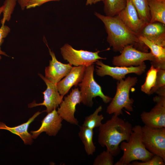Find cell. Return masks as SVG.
Wrapping results in <instances>:
<instances>
[{
    "label": "cell",
    "instance_id": "obj_1",
    "mask_svg": "<svg viewBox=\"0 0 165 165\" xmlns=\"http://www.w3.org/2000/svg\"><path fill=\"white\" fill-rule=\"evenodd\" d=\"M133 127L129 122L113 115L99 127L98 142L101 147H106L107 150L116 156L120 153V144L129 140Z\"/></svg>",
    "mask_w": 165,
    "mask_h": 165
},
{
    "label": "cell",
    "instance_id": "obj_33",
    "mask_svg": "<svg viewBox=\"0 0 165 165\" xmlns=\"http://www.w3.org/2000/svg\"><path fill=\"white\" fill-rule=\"evenodd\" d=\"M94 0H86V5H91L94 4Z\"/></svg>",
    "mask_w": 165,
    "mask_h": 165
},
{
    "label": "cell",
    "instance_id": "obj_27",
    "mask_svg": "<svg viewBox=\"0 0 165 165\" xmlns=\"http://www.w3.org/2000/svg\"><path fill=\"white\" fill-rule=\"evenodd\" d=\"M17 2V0H5L1 7L3 13V17L1 20L2 25H5L6 21H9L11 19Z\"/></svg>",
    "mask_w": 165,
    "mask_h": 165
},
{
    "label": "cell",
    "instance_id": "obj_26",
    "mask_svg": "<svg viewBox=\"0 0 165 165\" xmlns=\"http://www.w3.org/2000/svg\"><path fill=\"white\" fill-rule=\"evenodd\" d=\"M155 93L158 95L165 96V70L159 69L157 72L156 83L150 95Z\"/></svg>",
    "mask_w": 165,
    "mask_h": 165
},
{
    "label": "cell",
    "instance_id": "obj_15",
    "mask_svg": "<svg viewBox=\"0 0 165 165\" xmlns=\"http://www.w3.org/2000/svg\"><path fill=\"white\" fill-rule=\"evenodd\" d=\"M63 120L56 109H54L41 121V126L38 130L30 131L32 138L36 139L43 132L50 136H55L62 127Z\"/></svg>",
    "mask_w": 165,
    "mask_h": 165
},
{
    "label": "cell",
    "instance_id": "obj_35",
    "mask_svg": "<svg viewBox=\"0 0 165 165\" xmlns=\"http://www.w3.org/2000/svg\"><path fill=\"white\" fill-rule=\"evenodd\" d=\"M2 13V10H1V7H0V16Z\"/></svg>",
    "mask_w": 165,
    "mask_h": 165
},
{
    "label": "cell",
    "instance_id": "obj_3",
    "mask_svg": "<svg viewBox=\"0 0 165 165\" xmlns=\"http://www.w3.org/2000/svg\"><path fill=\"white\" fill-rule=\"evenodd\" d=\"M141 127L136 125L133 127L129 140L122 141L119 145L123 154L115 165H130L133 161H147L154 155L145 147L142 140Z\"/></svg>",
    "mask_w": 165,
    "mask_h": 165
},
{
    "label": "cell",
    "instance_id": "obj_17",
    "mask_svg": "<svg viewBox=\"0 0 165 165\" xmlns=\"http://www.w3.org/2000/svg\"><path fill=\"white\" fill-rule=\"evenodd\" d=\"M86 67H73L68 74L57 83L58 91L63 97L73 86L78 85L82 81Z\"/></svg>",
    "mask_w": 165,
    "mask_h": 165
},
{
    "label": "cell",
    "instance_id": "obj_22",
    "mask_svg": "<svg viewBox=\"0 0 165 165\" xmlns=\"http://www.w3.org/2000/svg\"><path fill=\"white\" fill-rule=\"evenodd\" d=\"M105 16H114L126 6L127 0H103Z\"/></svg>",
    "mask_w": 165,
    "mask_h": 165
},
{
    "label": "cell",
    "instance_id": "obj_14",
    "mask_svg": "<svg viewBox=\"0 0 165 165\" xmlns=\"http://www.w3.org/2000/svg\"><path fill=\"white\" fill-rule=\"evenodd\" d=\"M117 16L137 36L141 29L146 24L139 18L131 0H127L125 7Z\"/></svg>",
    "mask_w": 165,
    "mask_h": 165
},
{
    "label": "cell",
    "instance_id": "obj_2",
    "mask_svg": "<svg viewBox=\"0 0 165 165\" xmlns=\"http://www.w3.org/2000/svg\"><path fill=\"white\" fill-rule=\"evenodd\" d=\"M94 14L103 23L108 35L107 41L114 51L121 52L126 46L134 45L139 42L137 35L117 16H110L96 12Z\"/></svg>",
    "mask_w": 165,
    "mask_h": 165
},
{
    "label": "cell",
    "instance_id": "obj_25",
    "mask_svg": "<svg viewBox=\"0 0 165 165\" xmlns=\"http://www.w3.org/2000/svg\"><path fill=\"white\" fill-rule=\"evenodd\" d=\"M159 70L151 65L147 73L145 81L141 87V90L143 92L150 95L151 90L155 85Z\"/></svg>",
    "mask_w": 165,
    "mask_h": 165
},
{
    "label": "cell",
    "instance_id": "obj_24",
    "mask_svg": "<svg viewBox=\"0 0 165 165\" xmlns=\"http://www.w3.org/2000/svg\"><path fill=\"white\" fill-rule=\"evenodd\" d=\"M102 109V106H99L92 114L85 117L82 126L92 129L99 127L104 118L102 115L98 114Z\"/></svg>",
    "mask_w": 165,
    "mask_h": 165
},
{
    "label": "cell",
    "instance_id": "obj_6",
    "mask_svg": "<svg viewBox=\"0 0 165 165\" xmlns=\"http://www.w3.org/2000/svg\"><path fill=\"white\" fill-rule=\"evenodd\" d=\"M142 142L145 148L154 155L165 161V127H141Z\"/></svg>",
    "mask_w": 165,
    "mask_h": 165
},
{
    "label": "cell",
    "instance_id": "obj_20",
    "mask_svg": "<svg viewBox=\"0 0 165 165\" xmlns=\"http://www.w3.org/2000/svg\"><path fill=\"white\" fill-rule=\"evenodd\" d=\"M151 16L149 23L159 22L165 24V0H148Z\"/></svg>",
    "mask_w": 165,
    "mask_h": 165
},
{
    "label": "cell",
    "instance_id": "obj_10",
    "mask_svg": "<svg viewBox=\"0 0 165 165\" xmlns=\"http://www.w3.org/2000/svg\"><path fill=\"white\" fill-rule=\"evenodd\" d=\"M153 101L156 103L155 105L149 112H142L141 121L148 127H165V96H156Z\"/></svg>",
    "mask_w": 165,
    "mask_h": 165
},
{
    "label": "cell",
    "instance_id": "obj_23",
    "mask_svg": "<svg viewBox=\"0 0 165 165\" xmlns=\"http://www.w3.org/2000/svg\"><path fill=\"white\" fill-rule=\"evenodd\" d=\"M139 18L146 23H149L151 16L148 0H131Z\"/></svg>",
    "mask_w": 165,
    "mask_h": 165
},
{
    "label": "cell",
    "instance_id": "obj_13",
    "mask_svg": "<svg viewBox=\"0 0 165 165\" xmlns=\"http://www.w3.org/2000/svg\"><path fill=\"white\" fill-rule=\"evenodd\" d=\"M47 46L52 59L50 61L49 66L45 68V77L49 81L57 83L68 74L73 66L69 63L63 64L59 61L53 52Z\"/></svg>",
    "mask_w": 165,
    "mask_h": 165
},
{
    "label": "cell",
    "instance_id": "obj_28",
    "mask_svg": "<svg viewBox=\"0 0 165 165\" xmlns=\"http://www.w3.org/2000/svg\"><path fill=\"white\" fill-rule=\"evenodd\" d=\"M93 165H113V156L109 151H105L98 155L94 160Z\"/></svg>",
    "mask_w": 165,
    "mask_h": 165
},
{
    "label": "cell",
    "instance_id": "obj_7",
    "mask_svg": "<svg viewBox=\"0 0 165 165\" xmlns=\"http://www.w3.org/2000/svg\"><path fill=\"white\" fill-rule=\"evenodd\" d=\"M61 53L63 59L75 66L86 67L94 64L98 60H105L106 58L99 55V50L93 52L74 49L68 43L64 44L61 48Z\"/></svg>",
    "mask_w": 165,
    "mask_h": 165
},
{
    "label": "cell",
    "instance_id": "obj_36",
    "mask_svg": "<svg viewBox=\"0 0 165 165\" xmlns=\"http://www.w3.org/2000/svg\"><path fill=\"white\" fill-rule=\"evenodd\" d=\"M1 59V56L0 55V60Z\"/></svg>",
    "mask_w": 165,
    "mask_h": 165
},
{
    "label": "cell",
    "instance_id": "obj_5",
    "mask_svg": "<svg viewBox=\"0 0 165 165\" xmlns=\"http://www.w3.org/2000/svg\"><path fill=\"white\" fill-rule=\"evenodd\" d=\"M94 64L86 67L83 79L78 85L80 89L81 103L90 107L93 105V98L97 96L100 97L105 103L109 102L112 99L104 94L101 86L94 79Z\"/></svg>",
    "mask_w": 165,
    "mask_h": 165
},
{
    "label": "cell",
    "instance_id": "obj_18",
    "mask_svg": "<svg viewBox=\"0 0 165 165\" xmlns=\"http://www.w3.org/2000/svg\"><path fill=\"white\" fill-rule=\"evenodd\" d=\"M46 110L41 112H38L35 113L26 122L17 126L10 127L5 123L0 122V130H8L12 133L19 136L26 145H31L33 142L31 134L28 131L30 124L39 114Z\"/></svg>",
    "mask_w": 165,
    "mask_h": 165
},
{
    "label": "cell",
    "instance_id": "obj_29",
    "mask_svg": "<svg viewBox=\"0 0 165 165\" xmlns=\"http://www.w3.org/2000/svg\"><path fill=\"white\" fill-rule=\"evenodd\" d=\"M165 161L161 157L154 155L149 160L145 161L139 162L136 160L132 162L131 165H165Z\"/></svg>",
    "mask_w": 165,
    "mask_h": 165
},
{
    "label": "cell",
    "instance_id": "obj_9",
    "mask_svg": "<svg viewBox=\"0 0 165 165\" xmlns=\"http://www.w3.org/2000/svg\"><path fill=\"white\" fill-rule=\"evenodd\" d=\"M96 74L100 77L109 75L118 81L125 78L127 74L134 73L140 75L145 72L147 66L144 64L137 66L129 67L110 66L104 64L101 61L97 60L96 62Z\"/></svg>",
    "mask_w": 165,
    "mask_h": 165
},
{
    "label": "cell",
    "instance_id": "obj_19",
    "mask_svg": "<svg viewBox=\"0 0 165 165\" xmlns=\"http://www.w3.org/2000/svg\"><path fill=\"white\" fill-rule=\"evenodd\" d=\"M139 41L142 42L149 49L154 60L151 62V65L159 69L165 70V47L157 45L142 37H138Z\"/></svg>",
    "mask_w": 165,
    "mask_h": 165
},
{
    "label": "cell",
    "instance_id": "obj_32",
    "mask_svg": "<svg viewBox=\"0 0 165 165\" xmlns=\"http://www.w3.org/2000/svg\"><path fill=\"white\" fill-rule=\"evenodd\" d=\"M29 1V0H17V2L22 10H24L26 8V6Z\"/></svg>",
    "mask_w": 165,
    "mask_h": 165
},
{
    "label": "cell",
    "instance_id": "obj_31",
    "mask_svg": "<svg viewBox=\"0 0 165 165\" xmlns=\"http://www.w3.org/2000/svg\"><path fill=\"white\" fill-rule=\"evenodd\" d=\"M61 0H29L26 7V9H30L39 6L43 4L52 1H59Z\"/></svg>",
    "mask_w": 165,
    "mask_h": 165
},
{
    "label": "cell",
    "instance_id": "obj_8",
    "mask_svg": "<svg viewBox=\"0 0 165 165\" xmlns=\"http://www.w3.org/2000/svg\"><path fill=\"white\" fill-rule=\"evenodd\" d=\"M120 53V55L113 58L112 64L116 66H137L144 64L145 61L151 62L154 60L151 52L139 51L134 47V45L126 46Z\"/></svg>",
    "mask_w": 165,
    "mask_h": 165
},
{
    "label": "cell",
    "instance_id": "obj_16",
    "mask_svg": "<svg viewBox=\"0 0 165 165\" xmlns=\"http://www.w3.org/2000/svg\"><path fill=\"white\" fill-rule=\"evenodd\" d=\"M159 46L165 47V24L159 22L146 24L138 35Z\"/></svg>",
    "mask_w": 165,
    "mask_h": 165
},
{
    "label": "cell",
    "instance_id": "obj_11",
    "mask_svg": "<svg viewBox=\"0 0 165 165\" xmlns=\"http://www.w3.org/2000/svg\"><path fill=\"white\" fill-rule=\"evenodd\" d=\"M81 103L80 93L78 87L72 89L58 108L57 112L63 119L75 125H78V121L75 116L76 107Z\"/></svg>",
    "mask_w": 165,
    "mask_h": 165
},
{
    "label": "cell",
    "instance_id": "obj_30",
    "mask_svg": "<svg viewBox=\"0 0 165 165\" xmlns=\"http://www.w3.org/2000/svg\"><path fill=\"white\" fill-rule=\"evenodd\" d=\"M10 31V28L5 25H1L0 28V55H4L8 56L6 53L2 51L1 49V46L4 42V39L8 35Z\"/></svg>",
    "mask_w": 165,
    "mask_h": 165
},
{
    "label": "cell",
    "instance_id": "obj_12",
    "mask_svg": "<svg viewBox=\"0 0 165 165\" xmlns=\"http://www.w3.org/2000/svg\"><path fill=\"white\" fill-rule=\"evenodd\" d=\"M38 75L47 86L46 90L42 92L44 100L42 102L39 103L33 102L29 104L28 106L31 108L38 106H44L46 108V112L48 113L58 107L62 102L63 97L58 91L57 83L49 81L41 74H39Z\"/></svg>",
    "mask_w": 165,
    "mask_h": 165
},
{
    "label": "cell",
    "instance_id": "obj_21",
    "mask_svg": "<svg viewBox=\"0 0 165 165\" xmlns=\"http://www.w3.org/2000/svg\"><path fill=\"white\" fill-rule=\"evenodd\" d=\"M79 136L84 145L86 154L88 155H93L95 152L96 146L93 141V129L81 126L79 127Z\"/></svg>",
    "mask_w": 165,
    "mask_h": 165
},
{
    "label": "cell",
    "instance_id": "obj_34",
    "mask_svg": "<svg viewBox=\"0 0 165 165\" xmlns=\"http://www.w3.org/2000/svg\"><path fill=\"white\" fill-rule=\"evenodd\" d=\"M103 0H94V4H96L97 3L100 2L101 1H102Z\"/></svg>",
    "mask_w": 165,
    "mask_h": 165
},
{
    "label": "cell",
    "instance_id": "obj_4",
    "mask_svg": "<svg viewBox=\"0 0 165 165\" xmlns=\"http://www.w3.org/2000/svg\"><path fill=\"white\" fill-rule=\"evenodd\" d=\"M138 81L137 77L129 76L125 80L122 79L118 81L116 93L107 107V113L119 116L123 114L122 110L123 108L129 112L133 111L134 100L130 98V91L131 88L136 85Z\"/></svg>",
    "mask_w": 165,
    "mask_h": 165
}]
</instances>
